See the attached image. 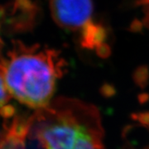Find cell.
I'll use <instances>...</instances> for the list:
<instances>
[{
    "mask_svg": "<svg viewBox=\"0 0 149 149\" xmlns=\"http://www.w3.org/2000/svg\"><path fill=\"white\" fill-rule=\"evenodd\" d=\"M2 63L7 90L18 103L39 111L53 101L65 70V61L58 51L13 42L3 52Z\"/></svg>",
    "mask_w": 149,
    "mask_h": 149,
    "instance_id": "1",
    "label": "cell"
},
{
    "mask_svg": "<svg viewBox=\"0 0 149 149\" xmlns=\"http://www.w3.org/2000/svg\"><path fill=\"white\" fill-rule=\"evenodd\" d=\"M32 118L42 149H105L101 115L91 103L60 97Z\"/></svg>",
    "mask_w": 149,
    "mask_h": 149,
    "instance_id": "2",
    "label": "cell"
},
{
    "mask_svg": "<svg viewBox=\"0 0 149 149\" xmlns=\"http://www.w3.org/2000/svg\"><path fill=\"white\" fill-rule=\"evenodd\" d=\"M92 0H50V9L54 22L59 27L77 31L91 20Z\"/></svg>",
    "mask_w": 149,
    "mask_h": 149,
    "instance_id": "3",
    "label": "cell"
},
{
    "mask_svg": "<svg viewBox=\"0 0 149 149\" xmlns=\"http://www.w3.org/2000/svg\"><path fill=\"white\" fill-rule=\"evenodd\" d=\"M0 149H42L29 121L13 123L6 130Z\"/></svg>",
    "mask_w": 149,
    "mask_h": 149,
    "instance_id": "4",
    "label": "cell"
},
{
    "mask_svg": "<svg viewBox=\"0 0 149 149\" xmlns=\"http://www.w3.org/2000/svg\"><path fill=\"white\" fill-rule=\"evenodd\" d=\"M80 45L87 50H95L105 42L106 28L102 24L89 21L80 31Z\"/></svg>",
    "mask_w": 149,
    "mask_h": 149,
    "instance_id": "5",
    "label": "cell"
},
{
    "mask_svg": "<svg viewBox=\"0 0 149 149\" xmlns=\"http://www.w3.org/2000/svg\"><path fill=\"white\" fill-rule=\"evenodd\" d=\"M10 95L7 90L3 74L2 56H0V117L10 118L13 115V109L8 104Z\"/></svg>",
    "mask_w": 149,
    "mask_h": 149,
    "instance_id": "6",
    "label": "cell"
},
{
    "mask_svg": "<svg viewBox=\"0 0 149 149\" xmlns=\"http://www.w3.org/2000/svg\"><path fill=\"white\" fill-rule=\"evenodd\" d=\"M97 56L100 58H107L111 55V47L108 43H104L95 50Z\"/></svg>",
    "mask_w": 149,
    "mask_h": 149,
    "instance_id": "7",
    "label": "cell"
},
{
    "mask_svg": "<svg viewBox=\"0 0 149 149\" xmlns=\"http://www.w3.org/2000/svg\"><path fill=\"white\" fill-rule=\"evenodd\" d=\"M144 27L143 21H141L138 18L133 19L129 25V31L134 33H139L143 31Z\"/></svg>",
    "mask_w": 149,
    "mask_h": 149,
    "instance_id": "8",
    "label": "cell"
},
{
    "mask_svg": "<svg viewBox=\"0 0 149 149\" xmlns=\"http://www.w3.org/2000/svg\"><path fill=\"white\" fill-rule=\"evenodd\" d=\"M125 149H149V143L143 145H135V146L132 145L130 143H128Z\"/></svg>",
    "mask_w": 149,
    "mask_h": 149,
    "instance_id": "9",
    "label": "cell"
},
{
    "mask_svg": "<svg viewBox=\"0 0 149 149\" xmlns=\"http://www.w3.org/2000/svg\"><path fill=\"white\" fill-rule=\"evenodd\" d=\"M144 11H145V17L143 19L144 26H147L149 28V6L146 7L144 8Z\"/></svg>",
    "mask_w": 149,
    "mask_h": 149,
    "instance_id": "10",
    "label": "cell"
},
{
    "mask_svg": "<svg viewBox=\"0 0 149 149\" xmlns=\"http://www.w3.org/2000/svg\"><path fill=\"white\" fill-rule=\"evenodd\" d=\"M135 4L137 6H143L144 8L149 6V0H136Z\"/></svg>",
    "mask_w": 149,
    "mask_h": 149,
    "instance_id": "11",
    "label": "cell"
},
{
    "mask_svg": "<svg viewBox=\"0 0 149 149\" xmlns=\"http://www.w3.org/2000/svg\"><path fill=\"white\" fill-rule=\"evenodd\" d=\"M3 136H4V133H3V134H1V132H0V146H1V143H2V142H3Z\"/></svg>",
    "mask_w": 149,
    "mask_h": 149,
    "instance_id": "12",
    "label": "cell"
}]
</instances>
